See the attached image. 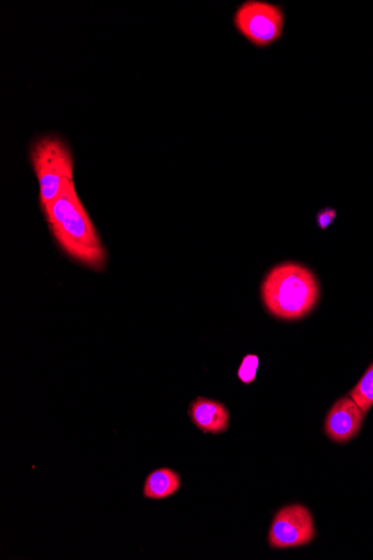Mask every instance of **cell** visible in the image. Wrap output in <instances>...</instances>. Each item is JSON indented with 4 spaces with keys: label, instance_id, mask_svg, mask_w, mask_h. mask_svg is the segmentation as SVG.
Returning <instances> with one entry per match:
<instances>
[{
    "label": "cell",
    "instance_id": "6da1fadb",
    "mask_svg": "<svg viewBox=\"0 0 373 560\" xmlns=\"http://www.w3.org/2000/svg\"><path fill=\"white\" fill-rule=\"evenodd\" d=\"M42 212L53 236L71 259L94 271L105 268L108 252L78 195L74 179L68 180Z\"/></svg>",
    "mask_w": 373,
    "mask_h": 560
},
{
    "label": "cell",
    "instance_id": "7a4b0ae2",
    "mask_svg": "<svg viewBox=\"0 0 373 560\" xmlns=\"http://www.w3.org/2000/svg\"><path fill=\"white\" fill-rule=\"evenodd\" d=\"M265 308L276 318L299 320L307 316L319 298L315 276L305 267L287 262L273 268L260 288Z\"/></svg>",
    "mask_w": 373,
    "mask_h": 560
},
{
    "label": "cell",
    "instance_id": "3957f363",
    "mask_svg": "<svg viewBox=\"0 0 373 560\" xmlns=\"http://www.w3.org/2000/svg\"><path fill=\"white\" fill-rule=\"evenodd\" d=\"M31 162L39 186L40 208L44 209L59 196L63 185L73 179L72 151L61 138L45 136L32 145Z\"/></svg>",
    "mask_w": 373,
    "mask_h": 560
},
{
    "label": "cell",
    "instance_id": "277c9868",
    "mask_svg": "<svg viewBox=\"0 0 373 560\" xmlns=\"http://www.w3.org/2000/svg\"><path fill=\"white\" fill-rule=\"evenodd\" d=\"M234 24L252 44L266 47L277 42L284 28V15L275 4L248 0L236 11Z\"/></svg>",
    "mask_w": 373,
    "mask_h": 560
},
{
    "label": "cell",
    "instance_id": "5b68a950",
    "mask_svg": "<svg viewBox=\"0 0 373 560\" xmlns=\"http://www.w3.org/2000/svg\"><path fill=\"white\" fill-rule=\"evenodd\" d=\"M315 536V526L308 509L302 504H291L276 515L270 533L269 545L273 549H290L310 544Z\"/></svg>",
    "mask_w": 373,
    "mask_h": 560
},
{
    "label": "cell",
    "instance_id": "8992f818",
    "mask_svg": "<svg viewBox=\"0 0 373 560\" xmlns=\"http://www.w3.org/2000/svg\"><path fill=\"white\" fill-rule=\"evenodd\" d=\"M365 415L360 406L348 395L338 399L329 411L325 432L335 443L346 444L360 433Z\"/></svg>",
    "mask_w": 373,
    "mask_h": 560
},
{
    "label": "cell",
    "instance_id": "52a82bcc",
    "mask_svg": "<svg viewBox=\"0 0 373 560\" xmlns=\"http://www.w3.org/2000/svg\"><path fill=\"white\" fill-rule=\"evenodd\" d=\"M189 418L203 434H223L231 425V413L225 404L199 396L189 405Z\"/></svg>",
    "mask_w": 373,
    "mask_h": 560
},
{
    "label": "cell",
    "instance_id": "ba28073f",
    "mask_svg": "<svg viewBox=\"0 0 373 560\" xmlns=\"http://www.w3.org/2000/svg\"><path fill=\"white\" fill-rule=\"evenodd\" d=\"M180 488L182 479L178 472L171 468H160L147 476L143 497L150 500H164L176 494Z\"/></svg>",
    "mask_w": 373,
    "mask_h": 560
},
{
    "label": "cell",
    "instance_id": "9c48e42d",
    "mask_svg": "<svg viewBox=\"0 0 373 560\" xmlns=\"http://www.w3.org/2000/svg\"><path fill=\"white\" fill-rule=\"evenodd\" d=\"M349 396L366 416L373 406V363L365 371L359 383L349 392Z\"/></svg>",
    "mask_w": 373,
    "mask_h": 560
},
{
    "label": "cell",
    "instance_id": "30bf717a",
    "mask_svg": "<svg viewBox=\"0 0 373 560\" xmlns=\"http://www.w3.org/2000/svg\"><path fill=\"white\" fill-rule=\"evenodd\" d=\"M259 361L257 355L247 354L243 360L241 368L238 369L237 376L241 382L245 385L252 384L257 374Z\"/></svg>",
    "mask_w": 373,
    "mask_h": 560
},
{
    "label": "cell",
    "instance_id": "8fae6325",
    "mask_svg": "<svg viewBox=\"0 0 373 560\" xmlns=\"http://www.w3.org/2000/svg\"><path fill=\"white\" fill-rule=\"evenodd\" d=\"M336 219L337 212L334 209H325L324 211L318 212L316 223L319 229L326 230L335 222Z\"/></svg>",
    "mask_w": 373,
    "mask_h": 560
}]
</instances>
